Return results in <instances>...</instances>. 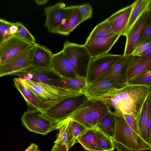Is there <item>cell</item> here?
Segmentation results:
<instances>
[{
	"instance_id": "6da1fadb",
	"label": "cell",
	"mask_w": 151,
	"mask_h": 151,
	"mask_svg": "<svg viewBox=\"0 0 151 151\" xmlns=\"http://www.w3.org/2000/svg\"><path fill=\"white\" fill-rule=\"evenodd\" d=\"M151 87L142 85H127L123 88L96 99L107 104L114 114L123 116L122 114L130 115L138 123L143 105L151 94Z\"/></svg>"
},
{
	"instance_id": "7a4b0ae2",
	"label": "cell",
	"mask_w": 151,
	"mask_h": 151,
	"mask_svg": "<svg viewBox=\"0 0 151 151\" xmlns=\"http://www.w3.org/2000/svg\"><path fill=\"white\" fill-rule=\"evenodd\" d=\"M18 78L34 95L40 110L43 112L67 99L85 93L41 82L26 80L20 77Z\"/></svg>"
},
{
	"instance_id": "3957f363",
	"label": "cell",
	"mask_w": 151,
	"mask_h": 151,
	"mask_svg": "<svg viewBox=\"0 0 151 151\" xmlns=\"http://www.w3.org/2000/svg\"><path fill=\"white\" fill-rule=\"evenodd\" d=\"M114 115L115 123L114 135L112 139L114 142L137 151L151 149V145L145 142L132 129L123 116Z\"/></svg>"
},
{
	"instance_id": "277c9868",
	"label": "cell",
	"mask_w": 151,
	"mask_h": 151,
	"mask_svg": "<svg viewBox=\"0 0 151 151\" xmlns=\"http://www.w3.org/2000/svg\"><path fill=\"white\" fill-rule=\"evenodd\" d=\"M21 120L22 125L30 132L44 135L58 129L61 122L50 119L40 110L29 109L23 114Z\"/></svg>"
},
{
	"instance_id": "5b68a950",
	"label": "cell",
	"mask_w": 151,
	"mask_h": 151,
	"mask_svg": "<svg viewBox=\"0 0 151 151\" xmlns=\"http://www.w3.org/2000/svg\"><path fill=\"white\" fill-rule=\"evenodd\" d=\"M85 93L69 97L51 107L43 113L48 118L60 122L69 117L88 100Z\"/></svg>"
},
{
	"instance_id": "8992f818",
	"label": "cell",
	"mask_w": 151,
	"mask_h": 151,
	"mask_svg": "<svg viewBox=\"0 0 151 151\" xmlns=\"http://www.w3.org/2000/svg\"><path fill=\"white\" fill-rule=\"evenodd\" d=\"M12 75L21 77L26 80L41 82L64 87L61 77L52 68H44L30 65Z\"/></svg>"
},
{
	"instance_id": "52a82bcc",
	"label": "cell",
	"mask_w": 151,
	"mask_h": 151,
	"mask_svg": "<svg viewBox=\"0 0 151 151\" xmlns=\"http://www.w3.org/2000/svg\"><path fill=\"white\" fill-rule=\"evenodd\" d=\"M62 50L67 57L78 76H81V73L86 74L92 58L84 45L71 42L67 40Z\"/></svg>"
},
{
	"instance_id": "ba28073f",
	"label": "cell",
	"mask_w": 151,
	"mask_h": 151,
	"mask_svg": "<svg viewBox=\"0 0 151 151\" xmlns=\"http://www.w3.org/2000/svg\"><path fill=\"white\" fill-rule=\"evenodd\" d=\"M107 54L92 58L86 74L87 84L96 81L123 56Z\"/></svg>"
},
{
	"instance_id": "9c48e42d",
	"label": "cell",
	"mask_w": 151,
	"mask_h": 151,
	"mask_svg": "<svg viewBox=\"0 0 151 151\" xmlns=\"http://www.w3.org/2000/svg\"><path fill=\"white\" fill-rule=\"evenodd\" d=\"M33 45L15 35L4 39L0 45V65L11 60Z\"/></svg>"
},
{
	"instance_id": "30bf717a",
	"label": "cell",
	"mask_w": 151,
	"mask_h": 151,
	"mask_svg": "<svg viewBox=\"0 0 151 151\" xmlns=\"http://www.w3.org/2000/svg\"><path fill=\"white\" fill-rule=\"evenodd\" d=\"M134 56L132 54L124 56L123 55L119 60L94 82L112 81L119 83H126L127 70Z\"/></svg>"
},
{
	"instance_id": "8fae6325",
	"label": "cell",
	"mask_w": 151,
	"mask_h": 151,
	"mask_svg": "<svg viewBox=\"0 0 151 151\" xmlns=\"http://www.w3.org/2000/svg\"><path fill=\"white\" fill-rule=\"evenodd\" d=\"M35 45L8 62L0 65V77L13 73L30 65Z\"/></svg>"
},
{
	"instance_id": "7c38bea8",
	"label": "cell",
	"mask_w": 151,
	"mask_h": 151,
	"mask_svg": "<svg viewBox=\"0 0 151 151\" xmlns=\"http://www.w3.org/2000/svg\"><path fill=\"white\" fill-rule=\"evenodd\" d=\"M82 22L79 5L66 6L63 19L54 33L68 36Z\"/></svg>"
},
{
	"instance_id": "4fadbf2b",
	"label": "cell",
	"mask_w": 151,
	"mask_h": 151,
	"mask_svg": "<svg viewBox=\"0 0 151 151\" xmlns=\"http://www.w3.org/2000/svg\"><path fill=\"white\" fill-rule=\"evenodd\" d=\"M121 35L117 34L110 37L86 40L84 45L93 58L108 54Z\"/></svg>"
},
{
	"instance_id": "5bb4252c",
	"label": "cell",
	"mask_w": 151,
	"mask_h": 151,
	"mask_svg": "<svg viewBox=\"0 0 151 151\" xmlns=\"http://www.w3.org/2000/svg\"><path fill=\"white\" fill-rule=\"evenodd\" d=\"M112 81H97L87 84L85 93L88 99H96L127 85Z\"/></svg>"
},
{
	"instance_id": "9a60e30c",
	"label": "cell",
	"mask_w": 151,
	"mask_h": 151,
	"mask_svg": "<svg viewBox=\"0 0 151 151\" xmlns=\"http://www.w3.org/2000/svg\"><path fill=\"white\" fill-rule=\"evenodd\" d=\"M151 8L145 12L133 26L126 37V41L124 55L132 54L137 46L142 32L145 27Z\"/></svg>"
},
{
	"instance_id": "2e32d148",
	"label": "cell",
	"mask_w": 151,
	"mask_h": 151,
	"mask_svg": "<svg viewBox=\"0 0 151 151\" xmlns=\"http://www.w3.org/2000/svg\"><path fill=\"white\" fill-rule=\"evenodd\" d=\"M66 7L64 3L59 2L45 8L44 14L46 19L44 25L49 32L54 33L60 25L64 16Z\"/></svg>"
},
{
	"instance_id": "e0dca14e",
	"label": "cell",
	"mask_w": 151,
	"mask_h": 151,
	"mask_svg": "<svg viewBox=\"0 0 151 151\" xmlns=\"http://www.w3.org/2000/svg\"><path fill=\"white\" fill-rule=\"evenodd\" d=\"M52 68L61 77L74 78L79 76L62 50L53 54Z\"/></svg>"
},
{
	"instance_id": "ac0fdd59",
	"label": "cell",
	"mask_w": 151,
	"mask_h": 151,
	"mask_svg": "<svg viewBox=\"0 0 151 151\" xmlns=\"http://www.w3.org/2000/svg\"><path fill=\"white\" fill-rule=\"evenodd\" d=\"M133 4L116 11L106 19L113 30L122 35L128 22Z\"/></svg>"
},
{
	"instance_id": "d6986e66",
	"label": "cell",
	"mask_w": 151,
	"mask_h": 151,
	"mask_svg": "<svg viewBox=\"0 0 151 151\" xmlns=\"http://www.w3.org/2000/svg\"><path fill=\"white\" fill-rule=\"evenodd\" d=\"M129 65L126 72L127 83L132 78L151 69V55L147 56H134Z\"/></svg>"
},
{
	"instance_id": "ffe728a7",
	"label": "cell",
	"mask_w": 151,
	"mask_h": 151,
	"mask_svg": "<svg viewBox=\"0 0 151 151\" xmlns=\"http://www.w3.org/2000/svg\"><path fill=\"white\" fill-rule=\"evenodd\" d=\"M132 4L128 22L122 34L126 37L141 15L151 8V0H137Z\"/></svg>"
},
{
	"instance_id": "44dd1931",
	"label": "cell",
	"mask_w": 151,
	"mask_h": 151,
	"mask_svg": "<svg viewBox=\"0 0 151 151\" xmlns=\"http://www.w3.org/2000/svg\"><path fill=\"white\" fill-rule=\"evenodd\" d=\"M53 55L47 47L36 43L35 45L33 56L30 65L44 68H52Z\"/></svg>"
},
{
	"instance_id": "7402d4cb",
	"label": "cell",
	"mask_w": 151,
	"mask_h": 151,
	"mask_svg": "<svg viewBox=\"0 0 151 151\" xmlns=\"http://www.w3.org/2000/svg\"><path fill=\"white\" fill-rule=\"evenodd\" d=\"M72 119L70 117L61 121L58 128L59 133L55 143L62 142L69 150L76 143L74 138L72 127Z\"/></svg>"
},
{
	"instance_id": "603a6c76",
	"label": "cell",
	"mask_w": 151,
	"mask_h": 151,
	"mask_svg": "<svg viewBox=\"0 0 151 151\" xmlns=\"http://www.w3.org/2000/svg\"><path fill=\"white\" fill-rule=\"evenodd\" d=\"M94 128L87 129L77 138V142L88 151H104L99 145Z\"/></svg>"
},
{
	"instance_id": "cb8c5ba5",
	"label": "cell",
	"mask_w": 151,
	"mask_h": 151,
	"mask_svg": "<svg viewBox=\"0 0 151 151\" xmlns=\"http://www.w3.org/2000/svg\"><path fill=\"white\" fill-rule=\"evenodd\" d=\"M86 104L93 118L98 124L110 111L108 105L96 99H88Z\"/></svg>"
},
{
	"instance_id": "d4e9b609",
	"label": "cell",
	"mask_w": 151,
	"mask_h": 151,
	"mask_svg": "<svg viewBox=\"0 0 151 151\" xmlns=\"http://www.w3.org/2000/svg\"><path fill=\"white\" fill-rule=\"evenodd\" d=\"M87 102L69 117L81 123L88 129L97 127L98 123L92 117L87 106Z\"/></svg>"
},
{
	"instance_id": "484cf974",
	"label": "cell",
	"mask_w": 151,
	"mask_h": 151,
	"mask_svg": "<svg viewBox=\"0 0 151 151\" xmlns=\"http://www.w3.org/2000/svg\"><path fill=\"white\" fill-rule=\"evenodd\" d=\"M14 86L22 96L29 109L40 110L37 100L31 91L19 80V78L14 79Z\"/></svg>"
},
{
	"instance_id": "4316f807",
	"label": "cell",
	"mask_w": 151,
	"mask_h": 151,
	"mask_svg": "<svg viewBox=\"0 0 151 151\" xmlns=\"http://www.w3.org/2000/svg\"><path fill=\"white\" fill-rule=\"evenodd\" d=\"M117 34L112 29L106 19L96 25L93 29L86 40L100 38H106Z\"/></svg>"
},
{
	"instance_id": "83f0119b",
	"label": "cell",
	"mask_w": 151,
	"mask_h": 151,
	"mask_svg": "<svg viewBox=\"0 0 151 151\" xmlns=\"http://www.w3.org/2000/svg\"><path fill=\"white\" fill-rule=\"evenodd\" d=\"M64 88L85 93L87 83L86 77L78 76L74 78L61 77Z\"/></svg>"
},
{
	"instance_id": "f1b7e54d",
	"label": "cell",
	"mask_w": 151,
	"mask_h": 151,
	"mask_svg": "<svg viewBox=\"0 0 151 151\" xmlns=\"http://www.w3.org/2000/svg\"><path fill=\"white\" fill-rule=\"evenodd\" d=\"M115 120L110 111L98 123L97 127L112 139L114 135Z\"/></svg>"
},
{
	"instance_id": "f546056e",
	"label": "cell",
	"mask_w": 151,
	"mask_h": 151,
	"mask_svg": "<svg viewBox=\"0 0 151 151\" xmlns=\"http://www.w3.org/2000/svg\"><path fill=\"white\" fill-rule=\"evenodd\" d=\"M99 145L104 151L114 150V142L112 139L97 126L94 127Z\"/></svg>"
},
{
	"instance_id": "4dcf8cb0",
	"label": "cell",
	"mask_w": 151,
	"mask_h": 151,
	"mask_svg": "<svg viewBox=\"0 0 151 151\" xmlns=\"http://www.w3.org/2000/svg\"><path fill=\"white\" fill-rule=\"evenodd\" d=\"M128 85L151 86V69L138 75L127 83Z\"/></svg>"
},
{
	"instance_id": "1f68e13d",
	"label": "cell",
	"mask_w": 151,
	"mask_h": 151,
	"mask_svg": "<svg viewBox=\"0 0 151 151\" xmlns=\"http://www.w3.org/2000/svg\"><path fill=\"white\" fill-rule=\"evenodd\" d=\"M151 95L147 98V113L142 139L151 145Z\"/></svg>"
},
{
	"instance_id": "d6a6232c",
	"label": "cell",
	"mask_w": 151,
	"mask_h": 151,
	"mask_svg": "<svg viewBox=\"0 0 151 151\" xmlns=\"http://www.w3.org/2000/svg\"><path fill=\"white\" fill-rule=\"evenodd\" d=\"M15 23L18 28L15 35L31 44L36 43L35 37L23 24L19 22Z\"/></svg>"
},
{
	"instance_id": "836d02e7",
	"label": "cell",
	"mask_w": 151,
	"mask_h": 151,
	"mask_svg": "<svg viewBox=\"0 0 151 151\" xmlns=\"http://www.w3.org/2000/svg\"><path fill=\"white\" fill-rule=\"evenodd\" d=\"M151 41V13L149 14L146 23L142 32L137 46L143 43Z\"/></svg>"
},
{
	"instance_id": "e575fe53",
	"label": "cell",
	"mask_w": 151,
	"mask_h": 151,
	"mask_svg": "<svg viewBox=\"0 0 151 151\" xmlns=\"http://www.w3.org/2000/svg\"><path fill=\"white\" fill-rule=\"evenodd\" d=\"M147 98L143 105L138 123V134L142 139L147 118Z\"/></svg>"
},
{
	"instance_id": "d590c367",
	"label": "cell",
	"mask_w": 151,
	"mask_h": 151,
	"mask_svg": "<svg viewBox=\"0 0 151 151\" xmlns=\"http://www.w3.org/2000/svg\"><path fill=\"white\" fill-rule=\"evenodd\" d=\"M14 23L0 19V39L2 40L10 36V28Z\"/></svg>"
},
{
	"instance_id": "8d00e7d4",
	"label": "cell",
	"mask_w": 151,
	"mask_h": 151,
	"mask_svg": "<svg viewBox=\"0 0 151 151\" xmlns=\"http://www.w3.org/2000/svg\"><path fill=\"white\" fill-rule=\"evenodd\" d=\"M79 10L82 22L91 17L93 11L90 4L86 3L79 5Z\"/></svg>"
},
{
	"instance_id": "74e56055",
	"label": "cell",
	"mask_w": 151,
	"mask_h": 151,
	"mask_svg": "<svg viewBox=\"0 0 151 151\" xmlns=\"http://www.w3.org/2000/svg\"><path fill=\"white\" fill-rule=\"evenodd\" d=\"M71 124L73 136L76 140L88 129L81 123L72 119Z\"/></svg>"
},
{
	"instance_id": "f35d334b",
	"label": "cell",
	"mask_w": 151,
	"mask_h": 151,
	"mask_svg": "<svg viewBox=\"0 0 151 151\" xmlns=\"http://www.w3.org/2000/svg\"><path fill=\"white\" fill-rule=\"evenodd\" d=\"M122 115L130 127L138 134V122L136 120L130 115L125 114Z\"/></svg>"
},
{
	"instance_id": "ab89813d",
	"label": "cell",
	"mask_w": 151,
	"mask_h": 151,
	"mask_svg": "<svg viewBox=\"0 0 151 151\" xmlns=\"http://www.w3.org/2000/svg\"><path fill=\"white\" fill-rule=\"evenodd\" d=\"M151 47V41L142 44L136 47L132 54L134 56H139L141 54Z\"/></svg>"
},
{
	"instance_id": "60d3db41",
	"label": "cell",
	"mask_w": 151,
	"mask_h": 151,
	"mask_svg": "<svg viewBox=\"0 0 151 151\" xmlns=\"http://www.w3.org/2000/svg\"><path fill=\"white\" fill-rule=\"evenodd\" d=\"M66 146L62 142L55 143L51 151H68Z\"/></svg>"
},
{
	"instance_id": "b9f144b4",
	"label": "cell",
	"mask_w": 151,
	"mask_h": 151,
	"mask_svg": "<svg viewBox=\"0 0 151 151\" xmlns=\"http://www.w3.org/2000/svg\"><path fill=\"white\" fill-rule=\"evenodd\" d=\"M114 145L115 148L116 149L117 151H137L126 147L116 142H114ZM139 151H151V149H145Z\"/></svg>"
},
{
	"instance_id": "7bdbcfd3",
	"label": "cell",
	"mask_w": 151,
	"mask_h": 151,
	"mask_svg": "<svg viewBox=\"0 0 151 151\" xmlns=\"http://www.w3.org/2000/svg\"><path fill=\"white\" fill-rule=\"evenodd\" d=\"M10 33L11 35H15L17 32L18 28L15 23L10 28Z\"/></svg>"
},
{
	"instance_id": "ee69618b",
	"label": "cell",
	"mask_w": 151,
	"mask_h": 151,
	"mask_svg": "<svg viewBox=\"0 0 151 151\" xmlns=\"http://www.w3.org/2000/svg\"><path fill=\"white\" fill-rule=\"evenodd\" d=\"M151 55V47L142 52L139 56H147Z\"/></svg>"
},
{
	"instance_id": "f6af8a7d",
	"label": "cell",
	"mask_w": 151,
	"mask_h": 151,
	"mask_svg": "<svg viewBox=\"0 0 151 151\" xmlns=\"http://www.w3.org/2000/svg\"><path fill=\"white\" fill-rule=\"evenodd\" d=\"M35 1L36 3L38 5H45L46 4L47 2L48 1V0H35Z\"/></svg>"
},
{
	"instance_id": "bcb514c9",
	"label": "cell",
	"mask_w": 151,
	"mask_h": 151,
	"mask_svg": "<svg viewBox=\"0 0 151 151\" xmlns=\"http://www.w3.org/2000/svg\"><path fill=\"white\" fill-rule=\"evenodd\" d=\"M31 150L30 151H37L38 147L37 145L34 143H31Z\"/></svg>"
},
{
	"instance_id": "7dc6e473",
	"label": "cell",
	"mask_w": 151,
	"mask_h": 151,
	"mask_svg": "<svg viewBox=\"0 0 151 151\" xmlns=\"http://www.w3.org/2000/svg\"><path fill=\"white\" fill-rule=\"evenodd\" d=\"M31 146L30 145L24 151H30L31 150Z\"/></svg>"
},
{
	"instance_id": "c3c4849f",
	"label": "cell",
	"mask_w": 151,
	"mask_h": 151,
	"mask_svg": "<svg viewBox=\"0 0 151 151\" xmlns=\"http://www.w3.org/2000/svg\"><path fill=\"white\" fill-rule=\"evenodd\" d=\"M3 40L0 39V45Z\"/></svg>"
},
{
	"instance_id": "681fc988",
	"label": "cell",
	"mask_w": 151,
	"mask_h": 151,
	"mask_svg": "<svg viewBox=\"0 0 151 151\" xmlns=\"http://www.w3.org/2000/svg\"><path fill=\"white\" fill-rule=\"evenodd\" d=\"M37 151H42L41 150H40L39 149H38Z\"/></svg>"
},
{
	"instance_id": "f907efd6",
	"label": "cell",
	"mask_w": 151,
	"mask_h": 151,
	"mask_svg": "<svg viewBox=\"0 0 151 151\" xmlns=\"http://www.w3.org/2000/svg\"><path fill=\"white\" fill-rule=\"evenodd\" d=\"M114 151V150H109V151Z\"/></svg>"
},
{
	"instance_id": "816d5d0a",
	"label": "cell",
	"mask_w": 151,
	"mask_h": 151,
	"mask_svg": "<svg viewBox=\"0 0 151 151\" xmlns=\"http://www.w3.org/2000/svg\"></svg>"
}]
</instances>
